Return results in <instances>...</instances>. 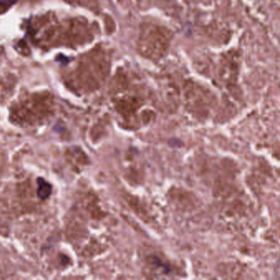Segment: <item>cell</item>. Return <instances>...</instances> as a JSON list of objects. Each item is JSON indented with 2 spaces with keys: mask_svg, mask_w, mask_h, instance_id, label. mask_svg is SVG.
<instances>
[{
  "mask_svg": "<svg viewBox=\"0 0 280 280\" xmlns=\"http://www.w3.org/2000/svg\"><path fill=\"white\" fill-rule=\"evenodd\" d=\"M41 182H38L39 184V189H38V195L42 199H46L48 197L50 192H51V186L48 182H46L43 179H41Z\"/></svg>",
  "mask_w": 280,
  "mask_h": 280,
  "instance_id": "obj_1",
  "label": "cell"
},
{
  "mask_svg": "<svg viewBox=\"0 0 280 280\" xmlns=\"http://www.w3.org/2000/svg\"><path fill=\"white\" fill-rule=\"evenodd\" d=\"M18 0H0V8L1 9H8L14 5Z\"/></svg>",
  "mask_w": 280,
  "mask_h": 280,
  "instance_id": "obj_2",
  "label": "cell"
}]
</instances>
